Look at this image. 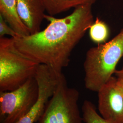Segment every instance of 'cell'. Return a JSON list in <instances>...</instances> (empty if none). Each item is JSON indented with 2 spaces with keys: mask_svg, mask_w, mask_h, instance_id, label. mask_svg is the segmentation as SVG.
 <instances>
[{
  "mask_svg": "<svg viewBox=\"0 0 123 123\" xmlns=\"http://www.w3.org/2000/svg\"><path fill=\"white\" fill-rule=\"evenodd\" d=\"M82 111L84 123H110L97 112L95 106L90 101L86 100L84 101Z\"/></svg>",
  "mask_w": 123,
  "mask_h": 123,
  "instance_id": "12",
  "label": "cell"
},
{
  "mask_svg": "<svg viewBox=\"0 0 123 123\" xmlns=\"http://www.w3.org/2000/svg\"><path fill=\"white\" fill-rule=\"evenodd\" d=\"M118 81H119V84H120V86H121V88H122L123 92V80H119V79H118Z\"/></svg>",
  "mask_w": 123,
  "mask_h": 123,
  "instance_id": "15",
  "label": "cell"
},
{
  "mask_svg": "<svg viewBox=\"0 0 123 123\" xmlns=\"http://www.w3.org/2000/svg\"><path fill=\"white\" fill-rule=\"evenodd\" d=\"M18 13L30 34L40 31L46 11L43 0H16Z\"/></svg>",
  "mask_w": 123,
  "mask_h": 123,
  "instance_id": "8",
  "label": "cell"
},
{
  "mask_svg": "<svg viewBox=\"0 0 123 123\" xmlns=\"http://www.w3.org/2000/svg\"><path fill=\"white\" fill-rule=\"evenodd\" d=\"M114 75L118 79L123 81V67L119 70H116Z\"/></svg>",
  "mask_w": 123,
  "mask_h": 123,
  "instance_id": "14",
  "label": "cell"
},
{
  "mask_svg": "<svg viewBox=\"0 0 123 123\" xmlns=\"http://www.w3.org/2000/svg\"><path fill=\"white\" fill-rule=\"evenodd\" d=\"M98 110L110 123H123V92L115 76H112L98 92Z\"/></svg>",
  "mask_w": 123,
  "mask_h": 123,
  "instance_id": "7",
  "label": "cell"
},
{
  "mask_svg": "<svg viewBox=\"0 0 123 123\" xmlns=\"http://www.w3.org/2000/svg\"><path fill=\"white\" fill-rule=\"evenodd\" d=\"M61 74H57L51 68L46 64H40L34 76L38 87L37 100L27 114L16 123L37 122L55 92Z\"/></svg>",
  "mask_w": 123,
  "mask_h": 123,
  "instance_id": "6",
  "label": "cell"
},
{
  "mask_svg": "<svg viewBox=\"0 0 123 123\" xmlns=\"http://www.w3.org/2000/svg\"><path fill=\"white\" fill-rule=\"evenodd\" d=\"M92 5L79 6L62 18L45 14L49 22L47 27L34 34L12 37L15 46L27 57L61 74L62 69L69 64L72 51L94 21Z\"/></svg>",
  "mask_w": 123,
  "mask_h": 123,
  "instance_id": "1",
  "label": "cell"
},
{
  "mask_svg": "<svg viewBox=\"0 0 123 123\" xmlns=\"http://www.w3.org/2000/svg\"><path fill=\"white\" fill-rule=\"evenodd\" d=\"M0 15L19 37L31 35L19 17L16 0H0Z\"/></svg>",
  "mask_w": 123,
  "mask_h": 123,
  "instance_id": "9",
  "label": "cell"
},
{
  "mask_svg": "<svg viewBox=\"0 0 123 123\" xmlns=\"http://www.w3.org/2000/svg\"><path fill=\"white\" fill-rule=\"evenodd\" d=\"M79 91L69 88L62 74L44 112L36 123H84L78 105Z\"/></svg>",
  "mask_w": 123,
  "mask_h": 123,
  "instance_id": "4",
  "label": "cell"
},
{
  "mask_svg": "<svg viewBox=\"0 0 123 123\" xmlns=\"http://www.w3.org/2000/svg\"><path fill=\"white\" fill-rule=\"evenodd\" d=\"M40 63L23 54L12 37H0V91H11L34 77Z\"/></svg>",
  "mask_w": 123,
  "mask_h": 123,
  "instance_id": "3",
  "label": "cell"
},
{
  "mask_svg": "<svg viewBox=\"0 0 123 123\" xmlns=\"http://www.w3.org/2000/svg\"><path fill=\"white\" fill-rule=\"evenodd\" d=\"M122 57L123 28L110 41L88 50L84 63L85 88L98 92L114 75Z\"/></svg>",
  "mask_w": 123,
  "mask_h": 123,
  "instance_id": "2",
  "label": "cell"
},
{
  "mask_svg": "<svg viewBox=\"0 0 123 123\" xmlns=\"http://www.w3.org/2000/svg\"><path fill=\"white\" fill-rule=\"evenodd\" d=\"M48 15L54 16L72 8L86 4H93L98 0H43Z\"/></svg>",
  "mask_w": 123,
  "mask_h": 123,
  "instance_id": "10",
  "label": "cell"
},
{
  "mask_svg": "<svg viewBox=\"0 0 123 123\" xmlns=\"http://www.w3.org/2000/svg\"><path fill=\"white\" fill-rule=\"evenodd\" d=\"M5 35L10 36L11 37L13 38L19 37L2 17L0 15V37H4Z\"/></svg>",
  "mask_w": 123,
  "mask_h": 123,
  "instance_id": "13",
  "label": "cell"
},
{
  "mask_svg": "<svg viewBox=\"0 0 123 123\" xmlns=\"http://www.w3.org/2000/svg\"><path fill=\"white\" fill-rule=\"evenodd\" d=\"M90 38L95 43L98 44L106 42L109 37V29L107 24L98 18L92 23L89 28Z\"/></svg>",
  "mask_w": 123,
  "mask_h": 123,
  "instance_id": "11",
  "label": "cell"
},
{
  "mask_svg": "<svg viewBox=\"0 0 123 123\" xmlns=\"http://www.w3.org/2000/svg\"><path fill=\"white\" fill-rule=\"evenodd\" d=\"M38 87L34 77L11 91H0V122L16 123L24 117L37 101Z\"/></svg>",
  "mask_w": 123,
  "mask_h": 123,
  "instance_id": "5",
  "label": "cell"
}]
</instances>
